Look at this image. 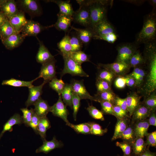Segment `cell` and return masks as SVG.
I'll return each mask as SVG.
<instances>
[{"label": "cell", "instance_id": "9c48e42d", "mask_svg": "<svg viewBox=\"0 0 156 156\" xmlns=\"http://www.w3.org/2000/svg\"><path fill=\"white\" fill-rule=\"evenodd\" d=\"M136 44L127 43L118 46L117 49L118 55L115 62H123L128 64L131 57L137 50Z\"/></svg>", "mask_w": 156, "mask_h": 156}, {"label": "cell", "instance_id": "11a10c76", "mask_svg": "<svg viewBox=\"0 0 156 156\" xmlns=\"http://www.w3.org/2000/svg\"><path fill=\"white\" fill-rule=\"evenodd\" d=\"M146 140L145 141L147 145L156 147V131L148 133L146 136Z\"/></svg>", "mask_w": 156, "mask_h": 156}, {"label": "cell", "instance_id": "816d5d0a", "mask_svg": "<svg viewBox=\"0 0 156 156\" xmlns=\"http://www.w3.org/2000/svg\"><path fill=\"white\" fill-rule=\"evenodd\" d=\"M81 99L77 95L73 93L72 103L73 109V115L75 120H76L77 115L80 105Z\"/></svg>", "mask_w": 156, "mask_h": 156}, {"label": "cell", "instance_id": "ab89813d", "mask_svg": "<svg viewBox=\"0 0 156 156\" xmlns=\"http://www.w3.org/2000/svg\"><path fill=\"white\" fill-rule=\"evenodd\" d=\"M73 129L77 133L91 134L90 128L88 122L74 125L69 122L66 124Z\"/></svg>", "mask_w": 156, "mask_h": 156}, {"label": "cell", "instance_id": "f5cc1de1", "mask_svg": "<svg viewBox=\"0 0 156 156\" xmlns=\"http://www.w3.org/2000/svg\"><path fill=\"white\" fill-rule=\"evenodd\" d=\"M117 38V35L116 33L95 36L93 37L94 39L104 40L110 43H114Z\"/></svg>", "mask_w": 156, "mask_h": 156}, {"label": "cell", "instance_id": "cb8c5ba5", "mask_svg": "<svg viewBox=\"0 0 156 156\" xmlns=\"http://www.w3.org/2000/svg\"><path fill=\"white\" fill-rule=\"evenodd\" d=\"M76 31L77 36L83 44L87 45L89 43L94 36L92 30L90 28L80 29L71 27Z\"/></svg>", "mask_w": 156, "mask_h": 156}, {"label": "cell", "instance_id": "7bdbcfd3", "mask_svg": "<svg viewBox=\"0 0 156 156\" xmlns=\"http://www.w3.org/2000/svg\"><path fill=\"white\" fill-rule=\"evenodd\" d=\"M142 102L152 111H155L156 109V91L153 92L147 96L144 97V100Z\"/></svg>", "mask_w": 156, "mask_h": 156}, {"label": "cell", "instance_id": "836d02e7", "mask_svg": "<svg viewBox=\"0 0 156 156\" xmlns=\"http://www.w3.org/2000/svg\"><path fill=\"white\" fill-rule=\"evenodd\" d=\"M73 93L70 84L66 83L61 95L65 105L69 106L71 109H73L72 100Z\"/></svg>", "mask_w": 156, "mask_h": 156}, {"label": "cell", "instance_id": "8fae6325", "mask_svg": "<svg viewBox=\"0 0 156 156\" xmlns=\"http://www.w3.org/2000/svg\"><path fill=\"white\" fill-rule=\"evenodd\" d=\"M50 112L54 116L62 119L66 124L69 122L67 119L69 112L62 100L61 95H59L56 103L51 106Z\"/></svg>", "mask_w": 156, "mask_h": 156}, {"label": "cell", "instance_id": "f546056e", "mask_svg": "<svg viewBox=\"0 0 156 156\" xmlns=\"http://www.w3.org/2000/svg\"><path fill=\"white\" fill-rule=\"evenodd\" d=\"M129 118L117 119L114 134L112 139V141L118 139L119 136L128 127L130 122Z\"/></svg>", "mask_w": 156, "mask_h": 156}, {"label": "cell", "instance_id": "d590c367", "mask_svg": "<svg viewBox=\"0 0 156 156\" xmlns=\"http://www.w3.org/2000/svg\"><path fill=\"white\" fill-rule=\"evenodd\" d=\"M116 95L113 91H105L97 92L94 96L96 101H107L114 104Z\"/></svg>", "mask_w": 156, "mask_h": 156}, {"label": "cell", "instance_id": "ac0fdd59", "mask_svg": "<svg viewBox=\"0 0 156 156\" xmlns=\"http://www.w3.org/2000/svg\"><path fill=\"white\" fill-rule=\"evenodd\" d=\"M43 141V144L36 150V153L42 152L47 154L55 148H62L64 146L62 142L57 140L55 136L50 141L46 139Z\"/></svg>", "mask_w": 156, "mask_h": 156}, {"label": "cell", "instance_id": "44dd1931", "mask_svg": "<svg viewBox=\"0 0 156 156\" xmlns=\"http://www.w3.org/2000/svg\"><path fill=\"white\" fill-rule=\"evenodd\" d=\"M141 97V96H139L136 92H132L130 93L126 98L127 110L130 117L140 103Z\"/></svg>", "mask_w": 156, "mask_h": 156}, {"label": "cell", "instance_id": "60d3db41", "mask_svg": "<svg viewBox=\"0 0 156 156\" xmlns=\"http://www.w3.org/2000/svg\"><path fill=\"white\" fill-rule=\"evenodd\" d=\"M49 86L52 89L60 95L63 91L65 83L61 79H59L55 77L49 82Z\"/></svg>", "mask_w": 156, "mask_h": 156}, {"label": "cell", "instance_id": "6f0895ef", "mask_svg": "<svg viewBox=\"0 0 156 156\" xmlns=\"http://www.w3.org/2000/svg\"><path fill=\"white\" fill-rule=\"evenodd\" d=\"M113 105L119 107L124 110L128 111L126 98H121L116 96Z\"/></svg>", "mask_w": 156, "mask_h": 156}, {"label": "cell", "instance_id": "9f6ffc18", "mask_svg": "<svg viewBox=\"0 0 156 156\" xmlns=\"http://www.w3.org/2000/svg\"><path fill=\"white\" fill-rule=\"evenodd\" d=\"M40 118V117L35 113L34 111L29 124V127L32 128L36 134H38V127Z\"/></svg>", "mask_w": 156, "mask_h": 156}, {"label": "cell", "instance_id": "5b68a950", "mask_svg": "<svg viewBox=\"0 0 156 156\" xmlns=\"http://www.w3.org/2000/svg\"><path fill=\"white\" fill-rule=\"evenodd\" d=\"M79 5V9L74 12L73 21L75 23L89 28L90 24V15L88 6L85 0H76Z\"/></svg>", "mask_w": 156, "mask_h": 156}, {"label": "cell", "instance_id": "7c38bea8", "mask_svg": "<svg viewBox=\"0 0 156 156\" xmlns=\"http://www.w3.org/2000/svg\"><path fill=\"white\" fill-rule=\"evenodd\" d=\"M83 80L73 79L71 81L70 84L73 92L77 95L81 100L89 99L96 102L94 97L91 95L86 90Z\"/></svg>", "mask_w": 156, "mask_h": 156}, {"label": "cell", "instance_id": "03108f58", "mask_svg": "<svg viewBox=\"0 0 156 156\" xmlns=\"http://www.w3.org/2000/svg\"><path fill=\"white\" fill-rule=\"evenodd\" d=\"M123 156H124V155H123Z\"/></svg>", "mask_w": 156, "mask_h": 156}, {"label": "cell", "instance_id": "30bf717a", "mask_svg": "<svg viewBox=\"0 0 156 156\" xmlns=\"http://www.w3.org/2000/svg\"><path fill=\"white\" fill-rule=\"evenodd\" d=\"M56 62L54 58L49 62L42 64L37 79L42 78L44 79V81L47 83L56 77Z\"/></svg>", "mask_w": 156, "mask_h": 156}, {"label": "cell", "instance_id": "83f0119b", "mask_svg": "<svg viewBox=\"0 0 156 156\" xmlns=\"http://www.w3.org/2000/svg\"><path fill=\"white\" fill-rule=\"evenodd\" d=\"M145 70L141 67L134 68L130 76L133 78L135 81V87L139 88L143 84L146 76Z\"/></svg>", "mask_w": 156, "mask_h": 156}, {"label": "cell", "instance_id": "484cf974", "mask_svg": "<svg viewBox=\"0 0 156 156\" xmlns=\"http://www.w3.org/2000/svg\"><path fill=\"white\" fill-rule=\"evenodd\" d=\"M35 113L40 118L45 117L50 112L51 106L47 102L40 98L34 105Z\"/></svg>", "mask_w": 156, "mask_h": 156}, {"label": "cell", "instance_id": "7a4b0ae2", "mask_svg": "<svg viewBox=\"0 0 156 156\" xmlns=\"http://www.w3.org/2000/svg\"><path fill=\"white\" fill-rule=\"evenodd\" d=\"M156 34L155 13L153 12L145 17L142 28L136 38L137 44L155 41Z\"/></svg>", "mask_w": 156, "mask_h": 156}, {"label": "cell", "instance_id": "e575fe53", "mask_svg": "<svg viewBox=\"0 0 156 156\" xmlns=\"http://www.w3.org/2000/svg\"><path fill=\"white\" fill-rule=\"evenodd\" d=\"M51 127L50 122L47 116L40 118L38 127V132L43 141L46 140V132Z\"/></svg>", "mask_w": 156, "mask_h": 156}, {"label": "cell", "instance_id": "f907efd6", "mask_svg": "<svg viewBox=\"0 0 156 156\" xmlns=\"http://www.w3.org/2000/svg\"><path fill=\"white\" fill-rule=\"evenodd\" d=\"M70 42L72 48V52L81 51L83 43L78 38L77 35L70 37Z\"/></svg>", "mask_w": 156, "mask_h": 156}, {"label": "cell", "instance_id": "91938a15", "mask_svg": "<svg viewBox=\"0 0 156 156\" xmlns=\"http://www.w3.org/2000/svg\"><path fill=\"white\" fill-rule=\"evenodd\" d=\"M126 85L130 88L135 87V81L134 79L129 75L124 76Z\"/></svg>", "mask_w": 156, "mask_h": 156}, {"label": "cell", "instance_id": "ee69618b", "mask_svg": "<svg viewBox=\"0 0 156 156\" xmlns=\"http://www.w3.org/2000/svg\"><path fill=\"white\" fill-rule=\"evenodd\" d=\"M90 128L91 134L98 136L103 135L107 131V128L103 129L99 124L93 122H88Z\"/></svg>", "mask_w": 156, "mask_h": 156}, {"label": "cell", "instance_id": "d6986e66", "mask_svg": "<svg viewBox=\"0 0 156 156\" xmlns=\"http://www.w3.org/2000/svg\"><path fill=\"white\" fill-rule=\"evenodd\" d=\"M25 38L21 33H16L8 37L2 43L7 49L11 50L19 46Z\"/></svg>", "mask_w": 156, "mask_h": 156}, {"label": "cell", "instance_id": "680465c9", "mask_svg": "<svg viewBox=\"0 0 156 156\" xmlns=\"http://www.w3.org/2000/svg\"><path fill=\"white\" fill-rule=\"evenodd\" d=\"M114 85L118 88L121 89L124 88L126 85L124 76L117 77L114 81Z\"/></svg>", "mask_w": 156, "mask_h": 156}, {"label": "cell", "instance_id": "be15d7a7", "mask_svg": "<svg viewBox=\"0 0 156 156\" xmlns=\"http://www.w3.org/2000/svg\"><path fill=\"white\" fill-rule=\"evenodd\" d=\"M7 18L1 11H0V26L6 20Z\"/></svg>", "mask_w": 156, "mask_h": 156}, {"label": "cell", "instance_id": "603a6c76", "mask_svg": "<svg viewBox=\"0 0 156 156\" xmlns=\"http://www.w3.org/2000/svg\"><path fill=\"white\" fill-rule=\"evenodd\" d=\"M23 123L22 116L16 113L10 118L3 126V129L0 133V140L4 133L6 131L11 132L12 127L15 125H21Z\"/></svg>", "mask_w": 156, "mask_h": 156}, {"label": "cell", "instance_id": "1f68e13d", "mask_svg": "<svg viewBox=\"0 0 156 156\" xmlns=\"http://www.w3.org/2000/svg\"><path fill=\"white\" fill-rule=\"evenodd\" d=\"M133 124V123L130 122L128 127L119 136L118 139H121L123 141L131 144L136 138L134 131Z\"/></svg>", "mask_w": 156, "mask_h": 156}, {"label": "cell", "instance_id": "7402d4cb", "mask_svg": "<svg viewBox=\"0 0 156 156\" xmlns=\"http://www.w3.org/2000/svg\"><path fill=\"white\" fill-rule=\"evenodd\" d=\"M57 20L56 23L53 25L59 31L66 32L70 27L73 21L72 17L62 14L59 13L57 14Z\"/></svg>", "mask_w": 156, "mask_h": 156}, {"label": "cell", "instance_id": "5bb4252c", "mask_svg": "<svg viewBox=\"0 0 156 156\" xmlns=\"http://www.w3.org/2000/svg\"><path fill=\"white\" fill-rule=\"evenodd\" d=\"M47 83L44 81L41 85L37 86H33L28 88L29 94L28 99L25 103L27 107L34 105L41 97L42 93V88Z\"/></svg>", "mask_w": 156, "mask_h": 156}, {"label": "cell", "instance_id": "94428289", "mask_svg": "<svg viewBox=\"0 0 156 156\" xmlns=\"http://www.w3.org/2000/svg\"><path fill=\"white\" fill-rule=\"evenodd\" d=\"M148 119L149 125L156 126V114L155 111H151Z\"/></svg>", "mask_w": 156, "mask_h": 156}, {"label": "cell", "instance_id": "74e56055", "mask_svg": "<svg viewBox=\"0 0 156 156\" xmlns=\"http://www.w3.org/2000/svg\"><path fill=\"white\" fill-rule=\"evenodd\" d=\"M144 61L143 56L140 51L136 50L130 58L128 64L131 67L135 68L144 64Z\"/></svg>", "mask_w": 156, "mask_h": 156}, {"label": "cell", "instance_id": "f1b7e54d", "mask_svg": "<svg viewBox=\"0 0 156 156\" xmlns=\"http://www.w3.org/2000/svg\"><path fill=\"white\" fill-rule=\"evenodd\" d=\"M133 156H140L148 147L143 138H137L131 144Z\"/></svg>", "mask_w": 156, "mask_h": 156}, {"label": "cell", "instance_id": "681fc988", "mask_svg": "<svg viewBox=\"0 0 156 156\" xmlns=\"http://www.w3.org/2000/svg\"><path fill=\"white\" fill-rule=\"evenodd\" d=\"M116 145L120 148L123 151L124 156H131L132 152L131 144L130 143L123 141L117 142Z\"/></svg>", "mask_w": 156, "mask_h": 156}, {"label": "cell", "instance_id": "3957f363", "mask_svg": "<svg viewBox=\"0 0 156 156\" xmlns=\"http://www.w3.org/2000/svg\"><path fill=\"white\" fill-rule=\"evenodd\" d=\"M88 7L90 15L89 28L92 30L99 23L106 19L107 6L108 1L106 0H85Z\"/></svg>", "mask_w": 156, "mask_h": 156}, {"label": "cell", "instance_id": "6125c7cd", "mask_svg": "<svg viewBox=\"0 0 156 156\" xmlns=\"http://www.w3.org/2000/svg\"><path fill=\"white\" fill-rule=\"evenodd\" d=\"M149 147H147L146 150L140 156H156V153L151 152L149 149Z\"/></svg>", "mask_w": 156, "mask_h": 156}, {"label": "cell", "instance_id": "8d00e7d4", "mask_svg": "<svg viewBox=\"0 0 156 156\" xmlns=\"http://www.w3.org/2000/svg\"><path fill=\"white\" fill-rule=\"evenodd\" d=\"M67 53L73 60L80 64L84 62H90L89 55L81 51Z\"/></svg>", "mask_w": 156, "mask_h": 156}, {"label": "cell", "instance_id": "e0dca14e", "mask_svg": "<svg viewBox=\"0 0 156 156\" xmlns=\"http://www.w3.org/2000/svg\"><path fill=\"white\" fill-rule=\"evenodd\" d=\"M8 19L17 33H21L22 29L27 21L24 12L21 10H19L17 14Z\"/></svg>", "mask_w": 156, "mask_h": 156}, {"label": "cell", "instance_id": "6da1fadb", "mask_svg": "<svg viewBox=\"0 0 156 156\" xmlns=\"http://www.w3.org/2000/svg\"><path fill=\"white\" fill-rule=\"evenodd\" d=\"M143 57L146 74L144 82L138 92L145 97L156 90V46L148 44L145 46Z\"/></svg>", "mask_w": 156, "mask_h": 156}, {"label": "cell", "instance_id": "8992f818", "mask_svg": "<svg viewBox=\"0 0 156 156\" xmlns=\"http://www.w3.org/2000/svg\"><path fill=\"white\" fill-rule=\"evenodd\" d=\"M16 3L21 11L28 13L31 17L39 16L42 13L40 6L37 0H18Z\"/></svg>", "mask_w": 156, "mask_h": 156}, {"label": "cell", "instance_id": "52a82bcc", "mask_svg": "<svg viewBox=\"0 0 156 156\" xmlns=\"http://www.w3.org/2000/svg\"><path fill=\"white\" fill-rule=\"evenodd\" d=\"M98 66L111 72L116 77L125 75L131 68L128 64L119 62L107 64L99 63Z\"/></svg>", "mask_w": 156, "mask_h": 156}, {"label": "cell", "instance_id": "4fadbf2b", "mask_svg": "<svg viewBox=\"0 0 156 156\" xmlns=\"http://www.w3.org/2000/svg\"><path fill=\"white\" fill-rule=\"evenodd\" d=\"M16 2L14 0H0V11L9 18L19 11Z\"/></svg>", "mask_w": 156, "mask_h": 156}, {"label": "cell", "instance_id": "7dc6e473", "mask_svg": "<svg viewBox=\"0 0 156 156\" xmlns=\"http://www.w3.org/2000/svg\"><path fill=\"white\" fill-rule=\"evenodd\" d=\"M96 85L97 92L105 91H112L111 88V85L105 80L96 79Z\"/></svg>", "mask_w": 156, "mask_h": 156}, {"label": "cell", "instance_id": "f6af8a7d", "mask_svg": "<svg viewBox=\"0 0 156 156\" xmlns=\"http://www.w3.org/2000/svg\"><path fill=\"white\" fill-rule=\"evenodd\" d=\"M23 113L22 116L23 123L25 126L29 127V124L31 120L33 114L34 112V109L31 108L28 109L27 107L22 108L20 109Z\"/></svg>", "mask_w": 156, "mask_h": 156}, {"label": "cell", "instance_id": "4dcf8cb0", "mask_svg": "<svg viewBox=\"0 0 156 156\" xmlns=\"http://www.w3.org/2000/svg\"><path fill=\"white\" fill-rule=\"evenodd\" d=\"M17 33L8 18L0 26V36L2 42L11 35Z\"/></svg>", "mask_w": 156, "mask_h": 156}, {"label": "cell", "instance_id": "d6a6232c", "mask_svg": "<svg viewBox=\"0 0 156 156\" xmlns=\"http://www.w3.org/2000/svg\"><path fill=\"white\" fill-rule=\"evenodd\" d=\"M37 79L36 78L31 81H26L11 78L3 81L1 84L2 85L16 87H25L29 88L33 86V82Z\"/></svg>", "mask_w": 156, "mask_h": 156}, {"label": "cell", "instance_id": "e7e4bbea", "mask_svg": "<svg viewBox=\"0 0 156 156\" xmlns=\"http://www.w3.org/2000/svg\"><path fill=\"white\" fill-rule=\"evenodd\" d=\"M156 0H150V3L154 7L155 6L156 3Z\"/></svg>", "mask_w": 156, "mask_h": 156}, {"label": "cell", "instance_id": "f35d334b", "mask_svg": "<svg viewBox=\"0 0 156 156\" xmlns=\"http://www.w3.org/2000/svg\"><path fill=\"white\" fill-rule=\"evenodd\" d=\"M70 38V37L68 35H66L58 43L57 46L60 52L68 53L72 51Z\"/></svg>", "mask_w": 156, "mask_h": 156}, {"label": "cell", "instance_id": "d4e9b609", "mask_svg": "<svg viewBox=\"0 0 156 156\" xmlns=\"http://www.w3.org/2000/svg\"><path fill=\"white\" fill-rule=\"evenodd\" d=\"M47 2H52L56 3L59 7V13L66 16L72 17L74 12L70 1L52 0L45 1Z\"/></svg>", "mask_w": 156, "mask_h": 156}, {"label": "cell", "instance_id": "ba28073f", "mask_svg": "<svg viewBox=\"0 0 156 156\" xmlns=\"http://www.w3.org/2000/svg\"><path fill=\"white\" fill-rule=\"evenodd\" d=\"M53 27V25L44 26L39 23L31 20H27L22 29L21 33L25 37L27 36H35L43 30Z\"/></svg>", "mask_w": 156, "mask_h": 156}, {"label": "cell", "instance_id": "bcb514c9", "mask_svg": "<svg viewBox=\"0 0 156 156\" xmlns=\"http://www.w3.org/2000/svg\"><path fill=\"white\" fill-rule=\"evenodd\" d=\"M86 109L90 115L93 118L102 121L104 120L103 114L102 111L98 109L92 105H89Z\"/></svg>", "mask_w": 156, "mask_h": 156}, {"label": "cell", "instance_id": "9a60e30c", "mask_svg": "<svg viewBox=\"0 0 156 156\" xmlns=\"http://www.w3.org/2000/svg\"><path fill=\"white\" fill-rule=\"evenodd\" d=\"M151 110L146 106L142 102L140 103L133 112L132 115L131 122L133 123L144 120L149 116Z\"/></svg>", "mask_w": 156, "mask_h": 156}, {"label": "cell", "instance_id": "4316f807", "mask_svg": "<svg viewBox=\"0 0 156 156\" xmlns=\"http://www.w3.org/2000/svg\"><path fill=\"white\" fill-rule=\"evenodd\" d=\"M133 123L134 131L136 138H144L148 133V131L150 126L148 119Z\"/></svg>", "mask_w": 156, "mask_h": 156}, {"label": "cell", "instance_id": "db71d44e", "mask_svg": "<svg viewBox=\"0 0 156 156\" xmlns=\"http://www.w3.org/2000/svg\"><path fill=\"white\" fill-rule=\"evenodd\" d=\"M99 103L101 107V111L103 114L114 116L113 109V104L107 101H102Z\"/></svg>", "mask_w": 156, "mask_h": 156}, {"label": "cell", "instance_id": "277c9868", "mask_svg": "<svg viewBox=\"0 0 156 156\" xmlns=\"http://www.w3.org/2000/svg\"><path fill=\"white\" fill-rule=\"evenodd\" d=\"M64 61V68L60 73L61 77L66 74L73 76H79L88 77V75L83 70L81 65L73 60L67 53L60 52Z\"/></svg>", "mask_w": 156, "mask_h": 156}, {"label": "cell", "instance_id": "c3c4849f", "mask_svg": "<svg viewBox=\"0 0 156 156\" xmlns=\"http://www.w3.org/2000/svg\"><path fill=\"white\" fill-rule=\"evenodd\" d=\"M113 109L114 116L118 119H122L130 118L127 111L123 110L119 107L113 104Z\"/></svg>", "mask_w": 156, "mask_h": 156}, {"label": "cell", "instance_id": "ffe728a7", "mask_svg": "<svg viewBox=\"0 0 156 156\" xmlns=\"http://www.w3.org/2000/svg\"><path fill=\"white\" fill-rule=\"evenodd\" d=\"M92 30L94 33L93 37L95 36L115 33L114 27L106 19L99 23Z\"/></svg>", "mask_w": 156, "mask_h": 156}, {"label": "cell", "instance_id": "2e32d148", "mask_svg": "<svg viewBox=\"0 0 156 156\" xmlns=\"http://www.w3.org/2000/svg\"><path fill=\"white\" fill-rule=\"evenodd\" d=\"M37 38L39 44V47L36 56L37 62L42 64L54 59V56L50 53L42 42Z\"/></svg>", "mask_w": 156, "mask_h": 156}, {"label": "cell", "instance_id": "b9f144b4", "mask_svg": "<svg viewBox=\"0 0 156 156\" xmlns=\"http://www.w3.org/2000/svg\"><path fill=\"white\" fill-rule=\"evenodd\" d=\"M116 77V76L111 72L103 68L99 71L96 79L105 80L111 85L113 80Z\"/></svg>", "mask_w": 156, "mask_h": 156}]
</instances>
